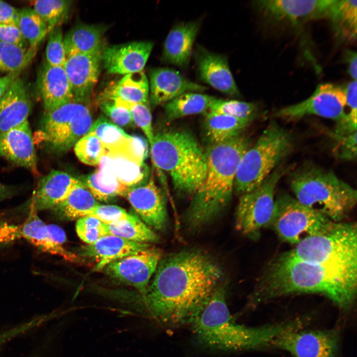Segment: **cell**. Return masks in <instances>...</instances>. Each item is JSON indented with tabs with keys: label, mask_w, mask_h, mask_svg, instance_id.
<instances>
[{
	"label": "cell",
	"mask_w": 357,
	"mask_h": 357,
	"mask_svg": "<svg viewBox=\"0 0 357 357\" xmlns=\"http://www.w3.org/2000/svg\"><path fill=\"white\" fill-rule=\"evenodd\" d=\"M150 247L149 243L133 242L109 235L93 244L83 246L80 254L94 259L97 261L94 270L97 271L114 261Z\"/></svg>",
	"instance_id": "4316f807"
},
{
	"label": "cell",
	"mask_w": 357,
	"mask_h": 357,
	"mask_svg": "<svg viewBox=\"0 0 357 357\" xmlns=\"http://www.w3.org/2000/svg\"><path fill=\"white\" fill-rule=\"evenodd\" d=\"M161 258V251L150 247L114 261L104 269L108 276L135 288L143 296Z\"/></svg>",
	"instance_id": "5bb4252c"
},
{
	"label": "cell",
	"mask_w": 357,
	"mask_h": 357,
	"mask_svg": "<svg viewBox=\"0 0 357 357\" xmlns=\"http://www.w3.org/2000/svg\"><path fill=\"white\" fill-rule=\"evenodd\" d=\"M78 181L66 172L50 171L39 181L30 209L37 212L53 209L67 197Z\"/></svg>",
	"instance_id": "603a6c76"
},
{
	"label": "cell",
	"mask_w": 357,
	"mask_h": 357,
	"mask_svg": "<svg viewBox=\"0 0 357 357\" xmlns=\"http://www.w3.org/2000/svg\"><path fill=\"white\" fill-rule=\"evenodd\" d=\"M25 239L44 252L62 257L65 260L76 261L78 257L64 246L57 244L51 238L46 225L37 212L30 209L26 220L20 224L0 223V243L7 244L16 240Z\"/></svg>",
	"instance_id": "2e32d148"
},
{
	"label": "cell",
	"mask_w": 357,
	"mask_h": 357,
	"mask_svg": "<svg viewBox=\"0 0 357 357\" xmlns=\"http://www.w3.org/2000/svg\"><path fill=\"white\" fill-rule=\"evenodd\" d=\"M150 148L152 162L169 175L176 191L192 196L207 169L206 152L194 135L183 129L164 130L154 134Z\"/></svg>",
	"instance_id": "5b68a950"
},
{
	"label": "cell",
	"mask_w": 357,
	"mask_h": 357,
	"mask_svg": "<svg viewBox=\"0 0 357 357\" xmlns=\"http://www.w3.org/2000/svg\"><path fill=\"white\" fill-rule=\"evenodd\" d=\"M110 235L123 239L142 243L158 241V236L137 216L130 214L125 220L116 221L106 225Z\"/></svg>",
	"instance_id": "e575fe53"
},
{
	"label": "cell",
	"mask_w": 357,
	"mask_h": 357,
	"mask_svg": "<svg viewBox=\"0 0 357 357\" xmlns=\"http://www.w3.org/2000/svg\"><path fill=\"white\" fill-rule=\"evenodd\" d=\"M293 147L291 132L276 122H271L241 157L234 181L235 191L240 196L258 187Z\"/></svg>",
	"instance_id": "52a82bcc"
},
{
	"label": "cell",
	"mask_w": 357,
	"mask_h": 357,
	"mask_svg": "<svg viewBox=\"0 0 357 357\" xmlns=\"http://www.w3.org/2000/svg\"><path fill=\"white\" fill-rule=\"evenodd\" d=\"M119 180L128 188L138 185L146 178L148 171L145 164L140 165L119 153L110 152Z\"/></svg>",
	"instance_id": "ab89813d"
},
{
	"label": "cell",
	"mask_w": 357,
	"mask_h": 357,
	"mask_svg": "<svg viewBox=\"0 0 357 357\" xmlns=\"http://www.w3.org/2000/svg\"><path fill=\"white\" fill-rule=\"evenodd\" d=\"M32 8L47 24L49 31L65 21L72 5L67 0H38L30 1Z\"/></svg>",
	"instance_id": "f35d334b"
},
{
	"label": "cell",
	"mask_w": 357,
	"mask_h": 357,
	"mask_svg": "<svg viewBox=\"0 0 357 357\" xmlns=\"http://www.w3.org/2000/svg\"><path fill=\"white\" fill-rule=\"evenodd\" d=\"M37 51L30 47L0 42V70L18 75L32 62Z\"/></svg>",
	"instance_id": "d590c367"
},
{
	"label": "cell",
	"mask_w": 357,
	"mask_h": 357,
	"mask_svg": "<svg viewBox=\"0 0 357 357\" xmlns=\"http://www.w3.org/2000/svg\"><path fill=\"white\" fill-rule=\"evenodd\" d=\"M95 171L84 177L82 181L97 200L108 201L117 196H125L129 189L119 180L112 157L108 151L101 159Z\"/></svg>",
	"instance_id": "83f0119b"
},
{
	"label": "cell",
	"mask_w": 357,
	"mask_h": 357,
	"mask_svg": "<svg viewBox=\"0 0 357 357\" xmlns=\"http://www.w3.org/2000/svg\"><path fill=\"white\" fill-rule=\"evenodd\" d=\"M79 238L87 244L96 242L102 237L110 235L106 225L92 216L79 218L76 224Z\"/></svg>",
	"instance_id": "f6af8a7d"
},
{
	"label": "cell",
	"mask_w": 357,
	"mask_h": 357,
	"mask_svg": "<svg viewBox=\"0 0 357 357\" xmlns=\"http://www.w3.org/2000/svg\"><path fill=\"white\" fill-rule=\"evenodd\" d=\"M149 85L143 71L124 75L112 82L104 90L100 99H119L131 103H149Z\"/></svg>",
	"instance_id": "f546056e"
},
{
	"label": "cell",
	"mask_w": 357,
	"mask_h": 357,
	"mask_svg": "<svg viewBox=\"0 0 357 357\" xmlns=\"http://www.w3.org/2000/svg\"><path fill=\"white\" fill-rule=\"evenodd\" d=\"M226 298V285L223 283L191 324L197 341L203 347L229 351L258 349L269 346L283 332L303 325L302 318L258 327L239 324L232 317Z\"/></svg>",
	"instance_id": "3957f363"
},
{
	"label": "cell",
	"mask_w": 357,
	"mask_h": 357,
	"mask_svg": "<svg viewBox=\"0 0 357 357\" xmlns=\"http://www.w3.org/2000/svg\"><path fill=\"white\" fill-rule=\"evenodd\" d=\"M332 221L284 193L275 198L271 228L282 241L297 245L328 229Z\"/></svg>",
	"instance_id": "9c48e42d"
},
{
	"label": "cell",
	"mask_w": 357,
	"mask_h": 357,
	"mask_svg": "<svg viewBox=\"0 0 357 357\" xmlns=\"http://www.w3.org/2000/svg\"><path fill=\"white\" fill-rule=\"evenodd\" d=\"M194 57L199 76L203 82L227 95L234 97L239 95L226 56L197 46Z\"/></svg>",
	"instance_id": "44dd1931"
},
{
	"label": "cell",
	"mask_w": 357,
	"mask_h": 357,
	"mask_svg": "<svg viewBox=\"0 0 357 357\" xmlns=\"http://www.w3.org/2000/svg\"><path fill=\"white\" fill-rule=\"evenodd\" d=\"M31 109L27 88L17 77L0 102V134L28 120Z\"/></svg>",
	"instance_id": "484cf974"
},
{
	"label": "cell",
	"mask_w": 357,
	"mask_h": 357,
	"mask_svg": "<svg viewBox=\"0 0 357 357\" xmlns=\"http://www.w3.org/2000/svg\"><path fill=\"white\" fill-rule=\"evenodd\" d=\"M99 106L104 114L119 126L131 127L134 123L129 111L113 99H100Z\"/></svg>",
	"instance_id": "bcb514c9"
},
{
	"label": "cell",
	"mask_w": 357,
	"mask_h": 357,
	"mask_svg": "<svg viewBox=\"0 0 357 357\" xmlns=\"http://www.w3.org/2000/svg\"><path fill=\"white\" fill-rule=\"evenodd\" d=\"M285 170L276 169L256 188L240 196L235 213V227L253 239L269 228L275 207V191Z\"/></svg>",
	"instance_id": "8fae6325"
},
{
	"label": "cell",
	"mask_w": 357,
	"mask_h": 357,
	"mask_svg": "<svg viewBox=\"0 0 357 357\" xmlns=\"http://www.w3.org/2000/svg\"><path fill=\"white\" fill-rule=\"evenodd\" d=\"M0 42L13 44L23 47L29 45L17 26L0 24Z\"/></svg>",
	"instance_id": "816d5d0a"
},
{
	"label": "cell",
	"mask_w": 357,
	"mask_h": 357,
	"mask_svg": "<svg viewBox=\"0 0 357 357\" xmlns=\"http://www.w3.org/2000/svg\"><path fill=\"white\" fill-rule=\"evenodd\" d=\"M357 288V261L311 263L289 251L268 263L248 298V304L254 306L291 295L316 294L347 310L355 302Z\"/></svg>",
	"instance_id": "7a4b0ae2"
},
{
	"label": "cell",
	"mask_w": 357,
	"mask_h": 357,
	"mask_svg": "<svg viewBox=\"0 0 357 357\" xmlns=\"http://www.w3.org/2000/svg\"><path fill=\"white\" fill-rule=\"evenodd\" d=\"M337 143L335 152L344 161H353L357 158V131L343 136L333 137Z\"/></svg>",
	"instance_id": "f907efd6"
},
{
	"label": "cell",
	"mask_w": 357,
	"mask_h": 357,
	"mask_svg": "<svg viewBox=\"0 0 357 357\" xmlns=\"http://www.w3.org/2000/svg\"><path fill=\"white\" fill-rule=\"evenodd\" d=\"M113 99L129 111L134 124L142 129L151 145L153 142L155 133L153 128L152 115L149 104L131 103L119 99Z\"/></svg>",
	"instance_id": "7bdbcfd3"
},
{
	"label": "cell",
	"mask_w": 357,
	"mask_h": 357,
	"mask_svg": "<svg viewBox=\"0 0 357 357\" xmlns=\"http://www.w3.org/2000/svg\"><path fill=\"white\" fill-rule=\"evenodd\" d=\"M119 153L140 165H143L148 154L147 144L142 137L129 135L125 146Z\"/></svg>",
	"instance_id": "c3c4849f"
},
{
	"label": "cell",
	"mask_w": 357,
	"mask_h": 357,
	"mask_svg": "<svg viewBox=\"0 0 357 357\" xmlns=\"http://www.w3.org/2000/svg\"><path fill=\"white\" fill-rule=\"evenodd\" d=\"M92 123L88 107L73 101L46 112L41 125V139L50 150L65 152L89 132Z\"/></svg>",
	"instance_id": "30bf717a"
},
{
	"label": "cell",
	"mask_w": 357,
	"mask_h": 357,
	"mask_svg": "<svg viewBox=\"0 0 357 357\" xmlns=\"http://www.w3.org/2000/svg\"><path fill=\"white\" fill-rule=\"evenodd\" d=\"M15 190L12 186L0 182V202L11 196Z\"/></svg>",
	"instance_id": "680465c9"
},
{
	"label": "cell",
	"mask_w": 357,
	"mask_h": 357,
	"mask_svg": "<svg viewBox=\"0 0 357 357\" xmlns=\"http://www.w3.org/2000/svg\"><path fill=\"white\" fill-rule=\"evenodd\" d=\"M149 76V101L153 107L164 105L185 93L201 92L207 89L173 68H153Z\"/></svg>",
	"instance_id": "ffe728a7"
},
{
	"label": "cell",
	"mask_w": 357,
	"mask_h": 357,
	"mask_svg": "<svg viewBox=\"0 0 357 357\" xmlns=\"http://www.w3.org/2000/svg\"><path fill=\"white\" fill-rule=\"evenodd\" d=\"M334 2V0H265L256 1L254 5L269 21L298 25L327 18Z\"/></svg>",
	"instance_id": "9a60e30c"
},
{
	"label": "cell",
	"mask_w": 357,
	"mask_h": 357,
	"mask_svg": "<svg viewBox=\"0 0 357 357\" xmlns=\"http://www.w3.org/2000/svg\"><path fill=\"white\" fill-rule=\"evenodd\" d=\"M357 53L348 50L344 55V59L348 64V71L354 80H357Z\"/></svg>",
	"instance_id": "9f6ffc18"
},
{
	"label": "cell",
	"mask_w": 357,
	"mask_h": 357,
	"mask_svg": "<svg viewBox=\"0 0 357 357\" xmlns=\"http://www.w3.org/2000/svg\"><path fill=\"white\" fill-rule=\"evenodd\" d=\"M153 48L150 41H134L106 47L102 62L110 74L126 75L143 70Z\"/></svg>",
	"instance_id": "ac0fdd59"
},
{
	"label": "cell",
	"mask_w": 357,
	"mask_h": 357,
	"mask_svg": "<svg viewBox=\"0 0 357 357\" xmlns=\"http://www.w3.org/2000/svg\"><path fill=\"white\" fill-rule=\"evenodd\" d=\"M89 131L93 133L110 152H120L129 136L120 126L103 116L92 123Z\"/></svg>",
	"instance_id": "8d00e7d4"
},
{
	"label": "cell",
	"mask_w": 357,
	"mask_h": 357,
	"mask_svg": "<svg viewBox=\"0 0 357 357\" xmlns=\"http://www.w3.org/2000/svg\"><path fill=\"white\" fill-rule=\"evenodd\" d=\"M204 133L209 145L220 143L242 134L250 121L206 113Z\"/></svg>",
	"instance_id": "d6a6232c"
},
{
	"label": "cell",
	"mask_w": 357,
	"mask_h": 357,
	"mask_svg": "<svg viewBox=\"0 0 357 357\" xmlns=\"http://www.w3.org/2000/svg\"><path fill=\"white\" fill-rule=\"evenodd\" d=\"M38 87L47 112L74 101L68 78L63 66L45 62L38 79Z\"/></svg>",
	"instance_id": "cb8c5ba5"
},
{
	"label": "cell",
	"mask_w": 357,
	"mask_h": 357,
	"mask_svg": "<svg viewBox=\"0 0 357 357\" xmlns=\"http://www.w3.org/2000/svg\"><path fill=\"white\" fill-rule=\"evenodd\" d=\"M357 80H353L343 88L346 98V105L349 107L350 111L348 115L357 121Z\"/></svg>",
	"instance_id": "f5cc1de1"
},
{
	"label": "cell",
	"mask_w": 357,
	"mask_h": 357,
	"mask_svg": "<svg viewBox=\"0 0 357 357\" xmlns=\"http://www.w3.org/2000/svg\"><path fill=\"white\" fill-rule=\"evenodd\" d=\"M345 106L346 98L343 88L326 83L319 84L308 98L280 109L275 115L288 119L314 115L337 122L346 117Z\"/></svg>",
	"instance_id": "4fadbf2b"
},
{
	"label": "cell",
	"mask_w": 357,
	"mask_h": 357,
	"mask_svg": "<svg viewBox=\"0 0 357 357\" xmlns=\"http://www.w3.org/2000/svg\"><path fill=\"white\" fill-rule=\"evenodd\" d=\"M101 63L102 55L76 54L66 57L63 67L74 101L83 103L89 99L98 81Z\"/></svg>",
	"instance_id": "d6986e66"
},
{
	"label": "cell",
	"mask_w": 357,
	"mask_h": 357,
	"mask_svg": "<svg viewBox=\"0 0 357 357\" xmlns=\"http://www.w3.org/2000/svg\"><path fill=\"white\" fill-rule=\"evenodd\" d=\"M49 235L53 240L58 245L63 246L66 237L64 230L60 226L54 225H47Z\"/></svg>",
	"instance_id": "11a10c76"
},
{
	"label": "cell",
	"mask_w": 357,
	"mask_h": 357,
	"mask_svg": "<svg viewBox=\"0 0 357 357\" xmlns=\"http://www.w3.org/2000/svg\"><path fill=\"white\" fill-rule=\"evenodd\" d=\"M290 251L299 259L311 263L356 262V223L333 222L326 230L305 238Z\"/></svg>",
	"instance_id": "ba28073f"
},
{
	"label": "cell",
	"mask_w": 357,
	"mask_h": 357,
	"mask_svg": "<svg viewBox=\"0 0 357 357\" xmlns=\"http://www.w3.org/2000/svg\"><path fill=\"white\" fill-rule=\"evenodd\" d=\"M98 204L90 190L79 179L67 197L52 210L62 219H78L89 216Z\"/></svg>",
	"instance_id": "1f68e13d"
},
{
	"label": "cell",
	"mask_w": 357,
	"mask_h": 357,
	"mask_svg": "<svg viewBox=\"0 0 357 357\" xmlns=\"http://www.w3.org/2000/svg\"><path fill=\"white\" fill-rule=\"evenodd\" d=\"M124 197L149 228L162 231L166 227L168 218L165 199L153 178L129 188Z\"/></svg>",
	"instance_id": "e0dca14e"
},
{
	"label": "cell",
	"mask_w": 357,
	"mask_h": 357,
	"mask_svg": "<svg viewBox=\"0 0 357 357\" xmlns=\"http://www.w3.org/2000/svg\"><path fill=\"white\" fill-rule=\"evenodd\" d=\"M221 266L198 249L170 254L160 260L143 300L150 315L170 327L192 324L223 283Z\"/></svg>",
	"instance_id": "6da1fadb"
},
{
	"label": "cell",
	"mask_w": 357,
	"mask_h": 357,
	"mask_svg": "<svg viewBox=\"0 0 357 357\" xmlns=\"http://www.w3.org/2000/svg\"><path fill=\"white\" fill-rule=\"evenodd\" d=\"M256 109V107L253 103L215 98L206 113L226 115L250 121L254 117Z\"/></svg>",
	"instance_id": "b9f144b4"
},
{
	"label": "cell",
	"mask_w": 357,
	"mask_h": 357,
	"mask_svg": "<svg viewBox=\"0 0 357 357\" xmlns=\"http://www.w3.org/2000/svg\"><path fill=\"white\" fill-rule=\"evenodd\" d=\"M357 17V0H334L327 18L338 42L347 44L356 41Z\"/></svg>",
	"instance_id": "4dcf8cb0"
},
{
	"label": "cell",
	"mask_w": 357,
	"mask_h": 357,
	"mask_svg": "<svg viewBox=\"0 0 357 357\" xmlns=\"http://www.w3.org/2000/svg\"><path fill=\"white\" fill-rule=\"evenodd\" d=\"M200 27L199 21L182 23L174 27L165 41L162 60L181 68L188 66Z\"/></svg>",
	"instance_id": "d4e9b609"
},
{
	"label": "cell",
	"mask_w": 357,
	"mask_h": 357,
	"mask_svg": "<svg viewBox=\"0 0 357 357\" xmlns=\"http://www.w3.org/2000/svg\"><path fill=\"white\" fill-rule=\"evenodd\" d=\"M295 198L334 222H342L357 204V191L332 171L313 165L300 167L292 175Z\"/></svg>",
	"instance_id": "8992f818"
},
{
	"label": "cell",
	"mask_w": 357,
	"mask_h": 357,
	"mask_svg": "<svg viewBox=\"0 0 357 357\" xmlns=\"http://www.w3.org/2000/svg\"><path fill=\"white\" fill-rule=\"evenodd\" d=\"M18 75L7 74L0 77V102L12 82Z\"/></svg>",
	"instance_id": "6f0895ef"
},
{
	"label": "cell",
	"mask_w": 357,
	"mask_h": 357,
	"mask_svg": "<svg viewBox=\"0 0 357 357\" xmlns=\"http://www.w3.org/2000/svg\"><path fill=\"white\" fill-rule=\"evenodd\" d=\"M249 139L241 134L227 141L209 145L206 152L205 178L191 196L184 214L190 230H197L217 218L229 205L241 157L250 147Z\"/></svg>",
	"instance_id": "277c9868"
},
{
	"label": "cell",
	"mask_w": 357,
	"mask_h": 357,
	"mask_svg": "<svg viewBox=\"0 0 357 357\" xmlns=\"http://www.w3.org/2000/svg\"><path fill=\"white\" fill-rule=\"evenodd\" d=\"M73 147L78 160L91 166H98L108 152L99 139L90 131L80 138Z\"/></svg>",
	"instance_id": "60d3db41"
},
{
	"label": "cell",
	"mask_w": 357,
	"mask_h": 357,
	"mask_svg": "<svg viewBox=\"0 0 357 357\" xmlns=\"http://www.w3.org/2000/svg\"><path fill=\"white\" fill-rule=\"evenodd\" d=\"M49 320L48 315L43 314L8 329L0 330V348L11 340L43 325Z\"/></svg>",
	"instance_id": "7dc6e473"
},
{
	"label": "cell",
	"mask_w": 357,
	"mask_h": 357,
	"mask_svg": "<svg viewBox=\"0 0 357 357\" xmlns=\"http://www.w3.org/2000/svg\"><path fill=\"white\" fill-rule=\"evenodd\" d=\"M215 97L197 92L183 93L164 104V117L172 121L184 117L205 114Z\"/></svg>",
	"instance_id": "836d02e7"
},
{
	"label": "cell",
	"mask_w": 357,
	"mask_h": 357,
	"mask_svg": "<svg viewBox=\"0 0 357 357\" xmlns=\"http://www.w3.org/2000/svg\"><path fill=\"white\" fill-rule=\"evenodd\" d=\"M46 48V63L52 66H63L66 56L64 45V37L61 26L54 27L48 33Z\"/></svg>",
	"instance_id": "ee69618b"
},
{
	"label": "cell",
	"mask_w": 357,
	"mask_h": 357,
	"mask_svg": "<svg viewBox=\"0 0 357 357\" xmlns=\"http://www.w3.org/2000/svg\"><path fill=\"white\" fill-rule=\"evenodd\" d=\"M0 156L36 171L37 158L28 120L0 134Z\"/></svg>",
	"instance_id": "7402d4cb"
},
{
	"label": "cell",
	"mask_w": 357,
	"mask_h": 357,
	"mask_svg": "<svg viewBox=\"0 0 357 357\" xmlns=\"http://www.w3.org/2000/svg\"><path fill=\"white\" fill-rule=\"evenodd\" d=\"M105 31L104 27L97 25H76L64 37L66 57L76 54L102 55L106 47Z\"/></svg>",
	"instance_id": "f1b7e54d"
},
{
	"label": "cell",
	"mask_w": 357,
	"mask_h": 357,
	"mask_svg": "<svg viewBox=\"0 0 357 357\" xmlns=\"http://www.w3.org/2000/svg\"><path fill=\"white\" fill-rule=\"evenodd\" d=\"M18 9L0 0V24L18 25Z\"/></svg>",
	"instance_id": "db71d44e"
},
{
	"label": "cell",
	"mask_w": 357,
	"mask_h": 357,
	"mask_svg": "<svg viewBox=\"0 0 357 357\" xmlns=\"http://www.w3.org/2000/svg\"><path fill=\"white\" fill-rule=\"evenodd\" d=\"M130 214L123 208L116 205L99 204L89 216L95 217L104 224L109 225L119 220L127 219Z\"/></svg>",
	"instance_id": "681fc988"
},
{
	"label": "cell",
	"mask_w": 357,
	"mask_h": 357,
	"mask_svg": "<svg viewBox=\"0 0 357 357\" xmlns=\"http://www.w3.org/2000/svg\"><path fill=\"white\" fill-rule=\"evenodd\" d=\"M287 330L277 336L269 346L290 353L293 357H336L339 350L338 329Z\"/></svg>",
	"instance_id": "7c38bea8"
},
{
	"label": "cell",
	"mask_w": 357,
	"mask_h": 357,
	"mask_svg": "<svg viewBox=\"0 0 357 357\" xmlns=\"http://www.w3.org/2000/svg\"><path fill=\"white\" fill-rule=\"evenodd\" d=\"M17 27L29 46L37 49L49 32L45 22L32 7L18 9Z\"/></svg>",
	"instance_id": "74e56055"
}]
</instances>
